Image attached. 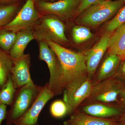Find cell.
Returning <instances> with one entry per match:
<instances>
[{
    "label": "cell",
    "mask_w": 125,
    "mask_h": 125,
    "mask_svg": "<svg viewBox=\"0 0 125 125\" xmlns=\"http://www.w3.org/2000/svg\"><path fill=\"white\" fill-rule=\"evenodd\" d=\"M120 97L121 103L125 109V89L121 91L119 96Z\"/></svg>",
    "instance_id": "obj_29"
},
{
    "label": "cell",
    "mask_w": 125,
    "mask_h": 125,
    "mask_svg": "<svg viewBox=\"0 0 125 125\" xmlns=\"http://www.w3.org/2000/svg\"><path fill=\"white\" fill-rule=\"evenodd\" d=\"M123 125H125V115L123 117Z\"/></svg>",
    "instance_id": "obj_31"
},
{
    "label": "cell",
    "mask_w": 125,
    "mask_h": 125,
    "mask_svg": "<svg viewBox=\"0 0 125 125\" xmlns=\"http://www.w3.org/2000/svg\"><path fill=\"white\" fill-rule=\"evenodd\" d=\"M63 125H69V123H68L67 121H66L63 123Z\"/></svg>",
    "instance_id": "obj_32"
},
{
    "label": "cell",
    "mask_w": 125,
    "mask_h": 125,
    "mask_svg": "<svg viewBox=\"0 0 125 125\" xmlns=\"http://www.w3.org/2000/svg\"><path fill=\"white\" fill-rule=\"evenodd\" d=\"M90 30L87 27L78 25L73 27L72 30L73 40L76 44L81 43L93 37Z\"/></svg>",
    "instance_id": "obj_22"
},
{
    "label": "cell",
    "mask_w": 125,
    "mask_h": 125,
    "mask_svg": "<svg viewBox=\"0 0 125 125\" xmlns=\"http://www.w3.org/2000/svg\"></svg>",
    "instance_id": "obj_34"
},
{
    "label": "cell",
    "mask_w": 125,
    "mask_h": 125,
    "mask_svg": "<svg viewBox=\"0 0 125 125\" xmlns=\"http://www.w3.org/2000/svg\"><path fill=\"white\" fill-rule=\"evenodd\" d=\"M18 8L17 3L9 5H0V29L13 19Z\"/></svg>",
    "instance_id": "obj_20"
},
{
    "label": "cell",
    "mask_w": 125,
    "mask_h": 125,
    "mask_svg": "<svg viewBox=\"0 0 125 125\" xmlns=\"http://www.w3.org/2000/svg\"><path fill=\"white\" fill-rule=\"evenodd\" d=\"M13 125V124H11V123H9V124H7V125Z\"/></svg>",
    "instance_id": "obj_33"
},
{
    "label": "cell",
    "mask_w": 125,
    "mask_h": 125,
    "mask_svg": "<svg viewBox=\"0 0 125 125\" xmlns=\"http://www.w3.org/2000/svg\"><path fill=\"white\" fill-rule=\"evenodd\" d=\"M123 83L111 78L102 81L94 84L90 97L97 102L109 103L116 102L123 89Z\"/></svg>",
    "instance_id": "obj_7"
},
{
    "label": "cell",
    "mask_w": 125,
    "mask_h": 125,
    "mask_svg": "<svg viewBox=\"0 0 125 125\" xmlns=\"http://www.w3.org/2000/svg\"><path fill=\"white\" fill-rule=\"evenodd\" d=\"M103 0H80L79 4L76 10L77 13H81L89 6Z\"/></svg>",
    "instance_id": "obj_25"
},
{
    "label": "cell",
    "mask_w": 125,
    "mask_h": 125,
    "mask_svg": "<svg viewBox=\"0 0 125 125\" xmlns=\"http://www.w3.org/2000/svg\"><path fill=\"white\" fill-rule=\"evenodd\" d=\"M55 0H34L35 2H37L38 1H52Z\"/></svg>",
    "instance_id": "obj_30"
},
{
    "label": "cell",
    "mask_w": 125,
    "mask_h": 125,
    "mask_svg": "<svg viewBox=\"0 0 125 125\" xmlns=\"http://www.w3.org/2000/svg\"><path fill=\"white\" fill-rule=\"evenodd\" d=\"M55 95L49 89L47 83L43 87L35 102L27 112L14 121V125H38V121L40 112L45 105Z\"/></svg>",
    "instance_id": "obj_8"
},
{
    "label": "cell",
    "mask_w": 125,
    "mask_h": 125,
    "mask_svg": "<svg viewBox=\"0 0 125 125\" xmlns=\"http://www.w3.org/2000/svg\"><path fill=\"white\" fill-rule=\"evenodd\" d=\"M114 76L121 83H125V58L121 61Z\"/></svg>",
    "instance_id": "obj_26"
},
{
    "label": "cell",
    "mask_w": 125,
    "mask_h": 125,
    "mask_svg": "<svg viewBox=\"0 0 125 125\" xmlns=\"http://www.w3.org/2000/svg\"><path fill=\"white\" fill-rule=\"evenodd\" d=\"M30 65L29 54H24L18 60L14 61L11 74L16 89L33 82L30 72Z\"/></svg>",
    "instance_id": "obj_12"
},
{
    "label": "cell",
    "mask_w": 125,
    "mask_h": 125,
    "mask_svg": "<svg viewBox=\"0 0 125 125\" xmlns=\"http://www.w3.org/2000/svg\"><path fill=\"white\" fill-rule=\"evenodd\" d=\"M67 121L69 125H115L111 119L98 118L78 112H74Z\"/></svg>",
    "instance_id": "obj_17"
},
{
    "label": "cell",
    "mask_w": 125,
    "mask_h": 125,
    "mask_svg": "<svg viewBox=\"0 0 125 125\" xmlns=\"http://www.w3.org/2000/svg\"><path fill=\"white\" fill-rule=\"evenodd\" d=\"M50 112L52 115L55 118H62L69 114L67 105L64 101L57 100L51 104Z\"/></svg>",
    "instance_id": "obj_24"
},
{
    "label": "cell",
    "mask_w": 125,
    "mask_h": 125,
    "mask_svg": "<svg viewBox=\"0 0 125 125\" xmlns=\"http://www.w3.org/2000/svg\"><path fill=\"white\" fill-rule=\"evenodd\" d=\"M16 89L10 74L7 82L0 90V103L10 106L13 100Z\"/></svg>",
    "instance_id": "obj_19"
},
{
    "label": "cell",
    "mask_w": 125,
    "mask_h": 125,
    "mask_svg": "<svg viewBox=\"0 0 125 125\" xmlns=\"http://www.w3.org/2000/svg\"><path fill=\"white\" fill-rule=\"evenodd\" d=\"M124 24H125V5L119 10L115 16L108 23L106 26V31L109 33H112Z\"/></svg>",
    "instance_id": "obj_23"
},
{
    "label": "cell",
    "mask_w": 125,
    "mask_h": 125,
    "mask_svg": "<svg viewBox=\"0 0 125 125\" xmlns=\"http://www.w3.org/2000/svg\"><path fill=\"white\" fill-rule=\"evenodd\" d=\"M125 3V0H104L85 9L78 19L77 22L91 27L98 25L111 18Z\"/></svg>",
    "instance_id": "obj_3"
},
{
    "label": "cell",
    "mask_w": 125,
    "mask_h": 125,
    "mask_svg": "<svg viewBox=\"0 0 125 125\" xmlns=\"http://www.w3.org/2000/svg\"><path fill=\"white\" fill-rule=\"evenodd\" d=\"M32 30L34 39L39 42L52 41L59 44L69 41L65 34L64 24L60 18L52 14L40 17Z\"/></svg>",
    "instance_id": "obj_2"
},
{
    "label": "cell",
    "mask_w": 125,
    "mask_h": 125,
    "mask_svg": "<svg viewBox=\"0 0 125 125\" xmlns=\"http://www.w3.org/2000/svg\"><path fill=\"white\" fill-rule=\"evenodd\" d=\"M42 87L32 82L17 89L10 109L7 112L6 125L12 123L27 112L35 102Z\"/></svg>",
    "instance_id": "obj_4"
},
{
    "label": "cell",
    "mask_w": 125,
    "mask_h": 125,
    "mask_svg": "<svg viewBox=\"0 0 125 125\" xmlns=\"http://www.w3.org/2000/svg\"><path fill=\"white\" fill-rule=\"evenodd\" d=\"M20 0H0V5H9L17 3Z\"/></svg>",
    "instance_id": "obj_28"
},
{
    "label": "cell",
    "mask_w": 125,
    "mask_h": 125,
    "mask_svg": "<svg viewBox=\"0 0 125 125\" xmlns=\"http://www.w3.org/2000/svg\"><path fill=\"white\" fill-rule=\"evenodd\" d=\"M93 86L92 80L88 78L75 88L63 92V101L67 105L69 114H73L83 101L89 97Z\"/></svg>",
    "instance_id": "obj_11"
},
{
    "label": "cell",
    "mask_w": 125,
    "mask_h": 125,
    "mask_svg": "<svg viewBox=\"0 0 125 125\" xmlns=\"http://www.w3.org/2000/svg\"><path fill=\"white\" fill-rule=\"evenodd\" d=\"M122 60L119 56L109 54L103 62L93 84L114 76Z\"/></svg>",
    "instance_id": "obj_16"
},
{
    "label": "cell",
    "mask_w": 125,
    "mask_h": 125,
    "mask_svg": "<svg viewBox=\"0 0 125 125\" xmlns=\"http://www.w3.org/2000/svg\"><path fill=\"white\" fill-rule=\"evenodd\" d=\"M55 52L62 67L58 94L74 89L88 79L84 53L72 51L52 41L47 42Z\"/></svg>",
    "instance_id": "obj_1"
},
{
    "label": "cell",
    "mask_w": 125,
    "mask_h": 125,
    "mask_svg": "<svg viewBox=\"0 0 125 125\" xmlns=\"http://www.w3.org/2000/svg\"><path fill=\"white\" fill-rule=\"evenodd\" d=\"M7 105L0 103V125L2 121L6 119L7 116Z\"/></svg>",
    "instance_id": "obj_27"
},
{
    "label": "cell",
    "mask_w": 125,
    "mask_h": 125,
    "mask_svg": "<svg viewBox=\"0 0 125 125\" xmlns=\"http://www.w3.org/2000/svg\"><path fill=\"white\" fill-rule=\"evenodd\" d=\"M34 2V0H27L13 19L1 29L16 33L23 30L32 29L40 18Z\"/></svg>",
    "instance_id": "obj_6"
},
{
    "label": "cell",
    "mask_w": 125,
    "mask_h": 125,
    "mask_svg": "<svg viewBox=\"0 0 125 125\" xmlns=\"http://www.w3.org/2000/svg\"><path fill=\"white\" fill-rule=\"evenodd\" d=\"M112 34L108 47L109 54L119 56L125 58V24L120 26Z\"/></svg>",
    "instance_id": "obj_15"
},
{
    "label": "cell",
    "mask_w": 125,
    "mask_h": 125,
    "mask_svg": "<svg viewBox=\"0 0 125 125\" xmlns=\"http://www.w3.org/2000/svg\"><path fill=\"white\" fill-rule=\"evenodd\" d=\"M79 2L80 0H61L52 2L38 1L37 5L41 11L54 15L60 19H67L78 7Z\"/></svg>",
    "instance_id": "obj_10"
},
{
    "label": "cell",
    "mask_w": 125,
    "mask_h": 125,
    "mask_svg": "<svg viewBox=\"0 0 125 125\" xmlns=\"http://www.w3.org/2000/svg\"><path fill=\"white\" fill-rule=\"evenodd\" d=\"M39 58L45 62L50 73L49 87L54 95H58V87L62 69L61 64L55 52L47 42H39Z\"/></svg>",
    "instance_id": "obj_5"
},
{
    "label": "cell",
    "mask_w": 125,
    "mask_h": 125,
    "mask_svg": "<svg viewBox=\"0 0 125 125\" xmlns=\"http://www.w3.org/2000/svg\"><path fill=\"white\" fill-rule=\"evenodd\" d=\"M16 33L7 30L0 29V48L9 53L16 38Z\"/></svg>",
    "instance_id": "obj_21"
},
{
    "label": "cell",
    "mask_w": 125,
    "mask_h": 125,
    "mask_svg": "<svg viewBox=\"0 0 125 125\" xmlns=\"http://www.w3.org/2000/svg\"><path fill=\"white\" fill-rule=\"evenodd\" d=\"M14 60L10 54L0 48V90L11 74Z\"/></svg>",
    "instance_id": "obj_18"
},
{
    "label": "cell",
    "mask_w": 125,
    "mask_h": 125,
    "mask_svg": "<svg viewBox=\"0 0 125 125\" xmlns=\"http://www.w3.org/2000/svg\"><path fill=\"white\" fill-rule=\"evenodd\" d=\"M83 112L85 114L98 118L105 119L117 116L121 114L118 108L102 104H92L84 107Z\"/></svg>",
    "instance_id": "obj_14"
},
{
    "label": "cell",
    "mask_w": 125,
    "mask_h": 125,
    "mask_svg": "<svg viewBox=\"0 0 125 125\" xmlns=\"http://www.w3.org/2000/svg\"><path fill=\"white\" fill-rule=\"evenodd\" d=\"M111 34L106 32L92 49L84 53L88 78L90 80H92L94 76L99 62L108 49V42Z\"/></svg>",
    "instance_id": "obj_9"
},
{
    "label": "cell",
    "mask_w": 125,
    "mask_h": 125,
    "mask_svg": "<svg viewBox=\"0 0 125 125\" xmlns=\"http://www.w3.org/2000/svg\"><path fill=\"white\" fill-rule=\"evenodd\" d=\"M33 39V32L31 29L23 30L16 33L15 42L9 52L14 61L18 60L24 54L26 47Z\"/></svg>",
    "instance_id": "obj_13"
}]
</instances>
